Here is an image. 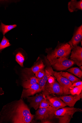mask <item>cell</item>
<instances>
[{"label":"cell","instance_id":"cell-4","mask_svg":"<svg viewBox=\"0 0 82 123\" xmlns=\"http://www.w3.org/2000/svg\"><path fill=\"white\" fill-rule=\"evenodd\" d=\"M43 94L46 97L50 94H57L61 96L63 95V89L59 83L55 80V82L50 84L47 82L45 85Z\"/></svg>","mask_w":82,"mask_h":123},{"label":"cell","instance_id":"cell-22","mask_svg":"<svg viewBox=\"0 0 82 123\" xmlns=\"http://www.w3.org/2000/svg\"><path fill=\"white\" fill-rule=\"evenodd\" d=\"M55 116V117L59 119V123H69L73 118V115Z\"/></svg>","mask_w":82,"mask_h":123},{"label":"cell","instance_id":"cell-27","mask_svg":"<svg viewBox=\"0 0 82 123\" xmlns=\"http://www.w3.org/2000/svg\"><path fill=\"white\" fill-rule=\"evenodd\" d=\"M82 85V81H77L73 83L70 87V90L72 89L74 87Z\"/></svg>","mask_w":82,"mask_h":123},{"label":"cell","instance_id":"cell-11","mask_svg":"<svg viewBox=\"0 0 82 123\" xmlns=\"http://www.w3.org/2000/svg\"><path fill=\"white\" fill-rule=\"evenodd\" d=\"M46 97L43 93L37 94L35 96L28 97V102L30 103V106L36 110L39 108L40 103L42 100Z\"/></svg>","mask_w":82,"mask_h":123},{"label":"cell","instance_id":"cell-20","mask_svg":"<svg viewBox=\"0 0 82 123\" xmlns=\"http://www.w3.org/2000/svg\"><path fill=\"white\" fill-rule=\"evenodd\" d=\"M11 45L9 43V41L4 36L0 43V53L5 49Z\"/></svg>","mask_w":82,"mask_h":123},{"label":"cell","instance_id":"cell-32","mask_svg":"<svg viewBox=\"0 0 82 123\" xmlns=\"http://www.w3.org/2000/svg\"><path fill=\"white\" fill-rule=\"evenodd\" d=\"M81 46H82V41H81Z\"/></svg>","mask_w":82,"mask_h":123},{"label":"cell","instance_id":"cell-25","mask_svg":"<svg viewBox=\"0 0 82 123\" xmlns=\"http://www.w3.org/2000/svg\"><path fill=\"white\" fill-rule=\"evenodd\" d=\"M50 106V103L49 100L45 97L41 102L39 108H41L47 107Z\"/></svg>","mask_w":82,"mask_h":123},{"label":"cell","instance_id":"cell-13","mask_svg":"<svg viewBox=\"0 0 82 123\" xmlns=\"http://www.w3.org/2000/svg\"><path fill=\"white\" fill-rule=\"evenodd\" d=\"M54 72L51 67H49L45 69L43 77L40 80H38V83L43 92L44 91L45 85L48 78L51 75H54Z\"/></svg>","mask_w":82,"mask_h":123},{"label":"cell","instance_id":"cell-17","mask_svg":"<svg viewBox=\"0 0 82 123\" xmlns=\"http://www.w3.org/2000/svg\"><path fill=\"white\" fill-rule=\"evenodd\" d=\"M17 27L16 25H6L1 22L0 26V32L3 33L4 36L8 31L16 28Z\"/></svg>","mask_w":82,"mask_h":123},{"label":"cell","instance_id":"cell-15","mask_svg":"<svg viewBox=\"0 0 82 123\" xmlns=\"http://www.w3.org/2000/svg\"><path fill=\"white\" fill-rule=\"evenodd\" d=\"M34 115H32L26 116H21L14 118L12 119L13 123H30L33 119Z\"/></svg>","mask_w":82,"mask_h":123},{"label":"cell","instance_id":"cell-10","mask_svg":"<svg viewBox=\"0 0 82 123\" xmlns=\"http://www.w3.org/2000/svg\"><path fill=\"white\" fill-rule=\"evenodd\" d=\"M73 37L68 43L71 46V48L77 45L82 41V25L75 28Z\"/></svg>","mask_w":82,"mask_h":123},{"label":"cell","instance_id":"cell-14","mask_svg":"<svg viewBox=\"0 0 82 123\" xmlns=\"http://www.w3.org/2000/svg\"><path fill=\"white\" fill-rule=\"evenodd\" d=\"M68 9L70 12H77L79 10H82V0L77 1L76 0H71L68 4Z\"/></svg>","mask_w":82,"mask_h":123},{"label":"cell","instance_id":"cell-6","mask_svg":"<svg viewBox=\"0 0 82 123\" xmlns=\"http://www.w3.org/2000/svg\"><path fill=\"white\" fill-rule=\"evenodd\" d=\"M72 51L71 56V60L78 66H80L82 64V48L76 45L72 49Z\"/></svg>","mask_w":82,"mask_h":123},{"label":"cell","instance_id":"cell-5","mask_svg":"<svg viewBox=\"0 0 82 123\" xmlns=\"http://www.w3.org/2000/svg\"><path fill=\"white\" fill-rule=\"evenodd\" d=\"M57 81L63 89V95L71 94L70 93V87L73 83L65 77L62 76L60 72H54V75Z\"/></svg>","mask_w":82,"mask_h":123},{"label":"cell","instance_id":"cell-8","mask_svg":"<svg viewBox=\"0 0 82 123\" xmlns=\"http://www.w3.org/2000/svg\"><path fill=\"white\" fill-rule=\"evenodd\" d=\"M81 109L74 107H64L58 109L55 113L56 116L73 115L77 112H82Z\"/></svg>","mask_w":82,"mask_h":123},{"label":"cell","instance_id":"cell-3","mask_svg":"<svg viewBox=\"0 0 82 123\" xmlns=\"http://www.w3.org/2000/svg\"><path fill=\"white\" fill-rule=\"evenodd\" d=\"M51 65L58 71L66 70L72 66L74 62L71 60L65 58L60 57L49 61Z\"/></svg>","mask_w":82,"mask_h":123},{"label":"cell","instance_id":"cell-7","mask_svg":"<svg viewBox=\"0 0 82 123\" xmlns=\"http://www.w3.org/2000/svg\"><path fill=\"white\" fill-rule=\"evenodd\" d=\"M82 92L79 95H64L58 97L65 103L67 106L73 107L76 102L82 98Z\"/></svg>","mask_w":82,"mask_h":123},{"label":"cell","instance_id":"cell-23","mask_svg":"<svg viewBox=\"0 0 82 123\" xmlns=\"http://www.w3.org/2000/svg\"><path fill=\"white\" fill-rule=\"evenodd\" d=\"M25 60L24 55L22 52L20 51L18 52L16 54V60L21 67H23V63Z\"/></svg>","mask_w":82,"mask_h":123},{"label":"cell","instance_id":"cell-1","mask_svg":"<svg viewBox=\"0 0 82 123\" xmlns=\"http://www.w3.org/2000/svg\"><path fill=\"white\" fill-rule=\"evenodd\" d=\"M72 49L71 46L68 43L60 44L54 50L48 53L47 58L49 61L60 57L67 58Z\"/></svg>","mask_w":82,"mask_h":123},{"label":"cell","instance_id":"cell-31","mask_svg":"<svg viewBox=\"0 0 82 123\" xmlns=\"http://www.w3.org/2000/svg\"><path fill=\"white\" fill-rule=\"evenodd\" d=\"M80 68L81 69V70H82V66H80Z\"/></svg>","mask_w":82,"mask_h":123},{"label":"cell","instance_id":"cell-12","mask_svg":"<svg viewBox=\"0 0 82 123\" xmlns=\"http://www.w3.org/2000/svg\"><path fill=\"white\" fill-rule=\"evenodd\" d=\"M46 97L49 100L50 106L57 109L67 106L66 104L58 97H52L49 95L46 96Z\"/></svg>","mask_w":82,"mask_h":123},{"label":"cell","instance_id":"cell-18","mask_svg":"<svg viewBox=\"0 0 82 123\" xmlns=\"http://www.w3.org/2000/svg\"><path fill=\"white\" fill-rule=\"evenodd\" d=\"M60 73L62 76L66 78L73 83L81 81V80L80 79L75 76L71 74L68 72H60Z\"/></svg>","mask_w":82,"mask_h":123},{"label":"cell","instance_id":"cell-16","mask_svg":"<svg viewBox=\"0 0 82 123\" xmlns=\"http://www.w3.org/2000/svg\"><path fill=\"white\" fill-rule=\"evenodd\" d=\"M37 83H38V80L36 76L33 75L26 81H23L22 83V85L23 88L27 89Z\"/></svg>","mask_w":82,"mask_h":123},{"label":"cell","instance_id":"cell-19","mask_svg":"<svg viewBox=\"0 0 82 123\" xmlns=\"http://www.w3.org/2000/svg\"><path fill=\"white\" fill-rule=\"evenodd\" d=\"M45 66L42 61L37 62L35 64L32 68L30 70L34 74L39 70L43 69Z\"/></svg>","mask_w":82,"mask_h":123},{"label":"cell","instance_id":"cell-21","mask_svg":"<svg viewBox=\"0 0 82 123\" xmlns=\"http://www.w3.org/2000/svg\"><path fill=\"white\" fill-rule=\"evenodd\" d=\"M67 71L69 72L72 74L79 77L80 79H82V70L79 68H72L68 70Z\"/></svg>","mask_w":82,"mask_h":123},{"label":"cell","instance_id":"cell-9","mask_svg":"<svg viewBox=\"0 0 82 123\" xmlns=\"http://www.w3.org/2000/svg\"><path fill=\"white\" fill-rule=\"evenodd\" d=\"M42 91V89L38 83L35 84L29 88L23 89L21 98H27L33 96Z\"/></svg>","mask_w":82,"mask_h":123},{"label":"cell","instance_id":"cell-28","mask_svg":"<svg viewBox=\"0 0 82 123\" xmlns=\"http://www.w3.org/2000/svg\"><path fill=\"white\" fill-rule=\"evenodd\" d=\"M55 80V78L51 76L48 78V82L50 84H52L54 83Z\"/></svg>","mask_w":82,"mask_h":123},{"label":"cell","instance_id":"cell-24","mask_svg":"<svg viewBox=\"0 0 82 123\" xmlns=\"http://www.w3.org/2000/svg\"><path fill=\"white\" fill-rule=\"evenodd\" d=\"M82 85L74 87L70 90L69 92L70 94L72 95H79L82 92Z\"/></svg>","mask_w":82,"mask_h":123},{"label":"cell","instance_id":"cell-26","mask_svg":"<svg viewBox=\"0 0 82 123\" xmlns=\"http://www.w3.org/2000/svg\"><path fill=\"white\" fill-rule=\"evenodd\" d=\"M45 74V71L44 69L39 70L35 73L36 76L38 80L41 79L44 76Z\"/></svg>","mask_w":82,"mask_h":123},{"label":"cell","instance_id":"cell-29","mask_svg":"<svg viewBox=\"0 0 82 123\" xmlns=\"http://www.w3.org/2000/svg\"><path fill=\"white\" fill-rule=\"evenodd\" d=\"M41 123H52L50 120H46L41 121Z\"/></svg>","mask_w":82,"mask_h":123},{"label":"cell","instance_id":"cell-2","mask_svg":"<svg viewBox=\"0 0 82 123\" xmlns=\"http://www.w3.org/2000/svg\"><path fill=\"white\" fill-rule=\"evenodd\" d=\"M57 109L51 106L39 108L36 112L35 117L37 120L41 121L48 120H51L55 117V113Z\"/></svg>","mask_w":82,"mask_h":123},{"label":"cell","instance_id":"cell-30","mask_svg":"<svg viewBox=\"0 0 82 123\" xmlns=\"http://www.w3.org/2000/svg\"><path fill=\"white\" fill-rule=\"evenodd\" d=\"M4 91L1 88H0V96L4 94Z\"/></svg>","mask_w":82,"mask_h":123}]
</instances>
